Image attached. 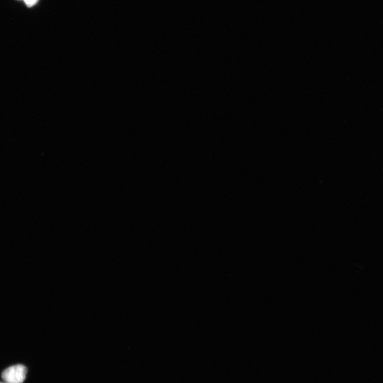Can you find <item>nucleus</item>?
Returning a JSON list of instances; mask_svg holds the SVG:
<instances>
[{"instance_id":"3","label":"nucleus","mask_w":383,"mask_h":383,"mask_svg":"<svg viewBox=\"0 0 383 383\" xmlns=\"http://www.w3.org/2000/svg\"><path fill=\"white\" fill-rule=\"evenodd\" d=\"M0 383H8V382H6V381H4V382H1V381H0Z\"/></svg>"},{"instance_id":"1","label":"nucleus","mask_w":383,"mask_h":383,"mask_svg":"<svg viewBox=\"0 0 383 383\" xmlns=\"http://www.w3.org/2000/svg\"><path fill=\"white\" fill-rule=\"evenodd\" d=\"M27 373V368L22 365L10 367L2 374L4 380L8 383H23Z\"/></svg>"},{"instance_id":"2","label":"nucleus","mask_w":383,"mask_h":383,"mask_svg":"<svg viewBox=\"0 0 383 383\" xmlns=\"http://www.w3.org/2000/svg\"><path fill=\"white\" fill-rule=\"evenodd\" d=\"M23 1L27 6L31 7L36 5L39 0H23Z\"/></svg>"}]
</instances>
